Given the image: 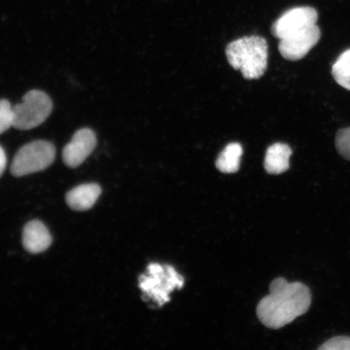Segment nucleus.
<instances>
[{"mask_svg": "<svg viewBox=\"0 0 350 350\" xmlns=\"http://www.w3.org/2000/svg\"><path fill=\"white\" fill-rule=\"evenodd\" d=\"M269 295L258 304L260 321L269 328L279 329L308 312L312 304L310 288L301 282L277 278L271 283Z\"/></svg>", "mask_w": 350, "mask_h": 350, "instance_id": "1", "label": "nucleus"}, {"mask_svg": "<svg viewBox=\"0 0 350 350\" xmlns=\"http://www.w3.org/2000/svg\"><path fill=\"white\" fill-rule=\"evenodd\" d=\"M226 54L231 67L247 80L259 79L268 67V43L260 36L244 37L229 44Z\"/></svg>", "mask_w": 350, "mask_h": 350, "instance_id": "2", "label": "nucleus"}, {"mask_svg": "<svg viewBox=\"0 0 350 350\" xmlns=\"http://www.w3.org/2000/svg\"><path fill=\"white\" fill-rule=\"evenodd\" d=\"M183 284L185 278L174 267L157 262L148 265L146 273L139 278V287L144 294V300H152L160 308L170 301V293L183 288Z\"/></svg>", "mask_w": 350, "mask_h": 350, "instance_id": "3", "label": "nucleus"}, {"mask_svg": "<svg viewBox=\"0 0 350 350\" xmlns=\"http://www.w3.org/2000/svg\"><path fill=\"white\" fill-rule=\"evenodd\" d=\"M55 154V147L49 142L40 139L25 144L16 153L11 173L16 177H22L42 172L54 163Z\"/></svg>", "mask_w": 350, "mask_h": 350, "instance_id": "4", "label": "nucleus"}, {"mask_svg": "<svg viewBox=\"0 0 350 350\" xmlns=\"http://www.w3.org/2000/svg\"><path fill=\"white\" fill-rule=\"evenodd\" d=\"M53 109L49 96L41 90H31L22 102L13 107V126L19 130H30L43 124Z\"/></svg>", "mask_w": 350, "mask_h": 350, "instance_id": "5", "label": "nucleus"}, {"mask_svg": "<svg viewBox=\"0 0 350 350\" xmlns=\"http://www.w3.org/2000/svg\"><path fill=\"white\" fill-rule=\"evenodd\" d=\"M318 12L310 7H299L288 10L275 21L272 26L275 38L281 39L317 25Z\"/></svg>", "mask_w": 350, "mask_h": 350, "instance_id": "6", "label": "nucleus"}, {"mask_svg": "<svg viewBox=\"0 0 350 350\" xmlns=\"http://www.w3.org/2000/svg\"><path fill=\"white\" fill-rule=\"evenodd\" d=\"M321 37V32L318 26H310L303 31L281 39L278 46L280 53L287 60H300L317 45Z\"/></svg>", "mask_w": 350, "mask_h": 350, "instance_id": "7", "label": "nucleus"}, {"mask_svg": "<svg viewBox=\"0 0 350 350\" xmlns=\"http://www.w3.org/2000/svg\"><path fill=\"white\" fill-rule=\"evenodd\" d=\"M97 146V137L90 129L78 130L63 150V161L70 168H77L88 159Z\"/></svg>", "mask_w": 350, "mask_h": 350, "instance_id": "8", "label": "nucleus"}, {"mask_svg": "<svg viewBox=\"0 0 350 350\" xmlns=\"http://www.w3.org/2000/svg\"><path fill=\"white\" fill-rule=\"evenodd\" d=\"M22 243L26 251L31 254L42 253L51 245L49 230L40 221H32L25 226Z\"/></svg>", "mask_w": 350, "mask_h": 350, "instance_id": "9", "label": "nucleus"}, {"mask_svg": "<svg viewBox=\"0 0 350 350\" xmlns=\"http://www.w3.org/2000/svg\"><path fill=\"white\" fill-rule=\"evenodd\" d=\"M102 193V188L96 183L82 185L68 192L66 202L76 211H85L90 209L97 202Z\"/></svg>", "mask_w": 350, "mask_h": 350, "instance_id": "10", "label": "nucleus"}, {"mask_svg": "<svg viewBox=\"0 0 350 350\" xmlns=\"http://www.w3.org/2000/svg\"><path fill=\"white\" fill-rule=\"evenodd\" d=\"M292 150L286 144L275 143L269 147L265 159V169L270 174H281L290 168Z\"/></svg>", "mask_w": 350, "mask_h": 350, "instance_id": "11", "label": "nucleus"}, {"mask_svg": "<svg viewBox=\"0 0 350 350\" xmlns=\"http://www.w3.org/2000/svg\"><path fill=\"white\" fill-rule=\"evenodd\" d=\"M243 147L239 143H231L227 146L216 161V167L222 173L233 174L239 172Z\"/></svg>", "mask_w": 350, "mask_h": 350, "instance_id": "12", "label": "nucleus"}, {"mask_svg": "<svg viewBox=\"0 0 350 350\" xmlns=\"http://www.w3.org/2000/svg\"><path fill=\"white\" fill-rule=\"evenodd\" d=\"M332 74L340 86L350 90V49L343 52L336 61Z\"/></svg>", "mask_w": 350, "mask_h": 350, "instance_id": "13", "label": "nucleus"}, {"mask_svg": "<svg viewBox=\"0 0 350 350\" xmlns=\"http://www.w3.org/2000/svg\"><path fill=\"white\" fill-rule=\"evenodd\" d=\"M13 107L6 99L0 100V135L13 126Z\"/></svg>", "mask_w": 350, "mask_h": 350, "instance_id": "14", "label": "nucleus"}, {"mask_svg": "<svg viewBox=\"0 0 350 350\" xmlns=\"http://www.w3.org/2000/svg\"><path fill=\"white\" fill-rule=\"evenodd\" d=\"M336 147L344 159L350 161V128L338 131L336 137Z\"/></svg>", "mask_w": 350, "mask_h": 350, "instance_id": "15", "label": "nucleus"}, {"mask_svg": "<svg viewBox=\"0 0 350 350\" xmlns=\"http://www.w3.org/2000/svg\"><path fill=\"white\" fill-rule=\"evenodd\" d=\"M319 349L323 350H350L349 336H336L323 343Z\"/></svg>", "mask_w": 350, "mask_h": 350, "instance_id": "16", "label": "nucleus"}, {"mask_svg": "<svg viewBox=\"0 0 350 350\" xmlns=\"http://www.w3.org/2000/svg\"><path fill=\"white\" fill-rule=\"evenodd\" d=\"M7 165V157L6 153L4 152L3 148L0 146V177L2 176L4 170L6 169Z\"/></svg>", "mask_w": 350, "mask_h": 350, "instance_id": "17", "label": "nucleus"}]
</instances>
